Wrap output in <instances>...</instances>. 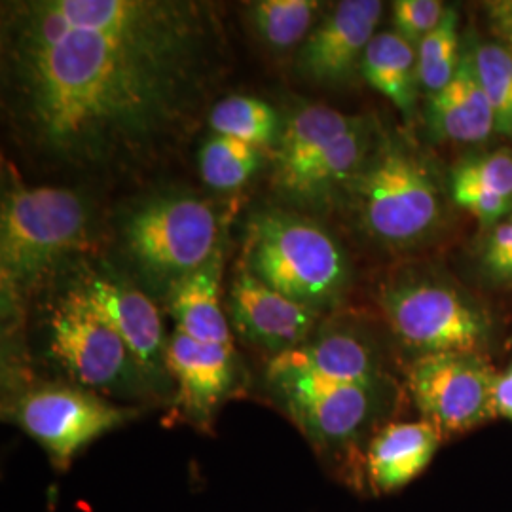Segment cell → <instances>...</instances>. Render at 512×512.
Instances as JSON below:
<instances>
[{"instance_id":"1","label":"cell","mask_w":512,"mask_h":512,"mask_svg":"<svg viewBox=\"0 0 512 512\" xmlns=\"http://www.w3.org/2000/svg\"><path fill=\"white\" fill-rule=\"evenodd\" d=\"M217 10L194 0H23L2 8V105L38 165L145 171L194 131L226 71Z\"/></svg>"},{"instance_id":"2","label":"cell","mask_w":512,"mask_h":512,"mask_svg":"<svg viewBox=\"0 0 512 512\" xmlns=\"http://www.w3.org/2000/svg\"><path fill=\"white\" fill-rule=\"evenodd\" d=\"M264 391L293 420L332 473L365 484L368 442L384 427L395 401L393 380L346 382L302 372L268 359Z\"/></svg>"},{"instance_id":"3","label":"cell","mask_w":512,"mask_h":512,"mask_svg":"<svg viewBox=\"0 0 512 512\" xmlns=\"http://www.w3.org/2000/svg\"><path fill=\"white\" fill-rule=\"evenodd\" d=\"M92 207L63 186H25L6 192L0 222V274L4 293L23 296L57 264L86 245Z\"/></svg>"},{"instance_id":"4","label":"cell","mask_w":512,"mask_h":512,"mask_svg":"<svg viewBox=\"0 0 512 512\" xmlns=\"http://www.w3.org/2000/svg\"><path fill=\"white\" fill-rule=\"evenodd\" d=\"M245 251L247 270L256 279L311 310H327L348 287V256L310 220L264 213L253 222Z\"/></svg>"},{"instance_id":"5","label":"cell","mask_w":512,"mask_h":512,"mask_svg":"<svg viewBox=\"0 0 512 512\" xmlns=\"http://www.w3.org/2000/svg\"><path fill=\"white\" fill-rule=\"evenodd\" d=\"M348 188L366 234L389 247L420 243L442 219L440 188L431 169L391 137L370 150Z\"/></svg>"},{"instance_id":"6","label":"cell","mask_w":512,"mask_h":512,"mask_svg":"<svg viewBox=\"0 0 512 512\" xmlns=\"http://www.w3.org/2000/svg\"><path fill=\"white\" fill-rule=\"evenodd\" d=\"M46 349L74 385L97 395L126 401L158 395L124 340L78 287L50 311Z\"/></svg>"},{"instance_id":"7","label":"cell","mask_w":512,"mask_h":512,"mask_svg":"<svg viewBox=\"0 0 512 512\" xmlns=\"http://www.w3.org/2000/svg\"><path fill=\"white\" fill-rule=\"evenodd\" d=\"M122 241L141 275L167 294L219 249V219L198 198H156L124 220Z\"/></svg>"},{"instance_id":"8","label":"cell","mask_w":512,"mask_h":512,"mask_svg":"<svg viewBox=\"0 0 512 512\" xmlns=\"http://www.w3.org/2000/svg\"><path fill=\"white\" fill-rule=\"evenodd\" d=\"M382 310L395 338L420 355L482 353L494 342V323L473 298L448 281L403 279L382 293Z\"/></svg>"},{"instance_id":"9","label":"cell","mask_w":512,"mask_h":512,"mask_svg":"<svg viewBox=\"0 0 512 512\" xmlns=\"http://www.w3.org/2000/svg\"><path fill=\"white\" fill-rule=\"evenodd\" d=\"M137 416V408L74 384L27 385L8 404V420L37 440L57 471L69 469L93 440Z\"/></svg>"},{"instance_id":"10","label":"cell","mask_w":512,"mask_h":512,"mask_svg":"<svg viewBox=\"0 0 512 512\" xmlns=\"http://www.w3.org/2000/svg\"><path fill=\"white\" fill-rule=\"evenodd\" d=\"M497 370L482 353H431L410 361L406 387L421 420L442 439L461 435L497 418Z\"/></svg>"},{"instance_id":"11","label":"cell","mask_w":512,"mask_h":512,"mask_svg":"<svg viewBox=\"0 0 512 512\" xmlns=\"http://www.w3.org/2000/svg\"><path fill=\"white\" fill-rule=\"evenodd\" d=\"M167 372L179 420L209 431L220 406L238 395L243 368L234 344H203L179 329L167 340Z\"/></svg>"},{"instance_id":"12","label":"cell","mask_w":512,"mask_h":512,"mask_svg":"<svg viewBox=\"0 0 512 512\" xmlns=\"http://www.w3.org/2000/svg\"><path fill=\"white\" fill-rule=\"evenodd\" d=\"M74 287L86 294L93 308L118 332L156 393H167L173 387L165 363L169 336L158 306L143 291L114 275L90 272Z\"/></svg>"},{"instance_id":"13","label":"cell","mask_w":512,"mask_h":512,"mask_svg":"<svg viewBox=\"0 0 512 512\" xmlns=\"http://www.w3.org/2000/svg\"><path fill=\"white\" fill-rule=\"evenodd\" d=\"M226 315L239 338L270 359L306 344L321 319V311L277 293L247 268L232 279Z\"/></svg>"},{"instance_id":"14","label":"cell","mask_w":512,"mask_h":512,"mask_svg":"<svg viewBox=\"0 0 512 512\" xmlns=\"http://www.w3.org/2000/svg\"><path fill=\"white\" fill-rule=\"evenodd\" d=\"M384 14L380 0H344L323 19L298 52V71L319 84H344L355 74Z\"/></svg>"},{"instance_id":"15","label":"cell","mask_w":512,"mask_h":512,"mask_svg":"<svg viewBox=\"0 0 512 512\" xmlns=\"http://www.w3.org/2000/svg\"><path fill=\"white\" fill-rule=\"evenodd\" d=\"M440 442L439 429L429 421L385 423L366 446V486L376 495L401 490L427 469Z\"/></svg>"},{"instance_id":"16","label":"cell","mask_w":512,"mask_h":512,"mask_svg":"<svg viewBox=\"0 0 512 512\" xmlns=\"http://www.w3.org/2000/svg\"><path fill=\"white\" fill-rule=\"evenodd\" d=\"M272 359L302 372L346 382L374 384L391 380L374 340L365 332L349 327L317 330L300 348Z\"/></svg>"},{"instance_id":"17","label":"cell","mask_w":512,"mask_h":512,"mask_svg":"<svg viewBox=\"0 0 512 512\" xmlns=\"http://www.w3.org/2000/svg\"><path fill=\"white\" fill-rule=\"evenodd\" d=\"M427 120L433 133L454 143L475 145L494 135V110L480 88L469 48L463 52L452 82L439 93L429 95Z\"/></svg>"},{"instance_id":"18","label":"cell","mask_w":512,"mask_h":512,"mask_svg":"<svg viewBox=\"0 0 512 512\" xmlns=\"http://www.w3.org/2000/svg\"><path fill=\"white\" fill-rule=\"evenodd\" d=\"M222 256L219 247L200 270L165 294L175 329L203 344H234L228 315L220 306Z\"/></svg>"},{"instance_id":"19","label":"cell","mask_w":512,"mask_h":512,"mask_svg":"<svg viewBox=\"0 0 512 512\" xmlns=\"http://www.w3.org/2000/svg\"><path fill=\"white\" fill-rule=\"evenodd\" d=\"M361 120L327 105H308L298 110L279 137L277 184L283 188L291 183L323 148L355 128Z\"/></svg>"},{"instance_id":"20","label":"cell","mask_w":512,"mask_h":512,"mask_svg":"<svg viewBox=\"0 0 512 512\" xmlns=\"http://www.w3.org/2000/svg\"><path fill=\"white\" fill-rule=\"evenodd\" d=\"M361 73L366 82L410 118L420 90L418 50L395 31L378 33L366 48Z\"/></svg>"},{"instance_id":"21","label":"cell","mask_w":512,"mask_h":512,"mask_svg":"<svg viewBox=\"0 0 512 512\" xmlns=\"http://www.w3.org/2000/svg\"><path fill=\"white\" fill-rule=\"evenodd\" d=\"M370 154V129L361 120L348 133L323 148L291 183L283 186L294 198H325L329 192L349 186Z\"/></svg>"},{"instance_id":"22","label":"cell","mask_w":512,"mask_h":512,"mask_svg":"<svg viewBox=\"0 0 512 512\" xmlns=\"http://www.w3.org/2000/svg\"><path fill=\"white\" fill-rule=\"evenodd\" d=\"M319 8L315 0H258L249 4V14L258 37L275 50H287L310 37Z\"/></svg>"},{"instance_id":"23","label":"cell","mask_w":512,"mask_h":512,"mask_svg":"<svg viewBox=\"0 0 512 512\" xmlns=\"http://www.w3.org/2000/svg\"><path fill=\"white\" fill-rule=\"evenodd\" d=\"M209 126L219 135H228L255 147L272 145L279 135V116L266 101L232 95L209 110Z\"/></svg>"},{"instance_id":"24","label":"cell","mask_w":512,"mask_h":512,"mask_svg":"<svg viewBox=\"0 0 512 512\" xmlns=\"http://www.w3.org/2000/svg\"><path fill=\"white\" fill-rule=\"evenodd\" d=\"M469 52L480 88L494 110L495 133L512 139V48L505 42H475Z\"/></svg>"},{"instance_id":"25","label":"cell","mask_w":512,"mask_h":512,"mask_svg":"<svg viewBox=\"0 0 512 512\" xmlns=\"http://www.w3.org/2000/svg\"><path fill=\"white\" fill-rule=\"evenodd\" d=\"M463 52L459 48V14L448 8L444 18L418 46V78L427 95L444 90L456 76Z\"/></svg>"},{"instance_id":"26","label":"cell","mask_w":512,"mask_h":512,"mask_svg":"<svg viewBox=\"0 0 512 512\" xmlns=\"http://www.w3.org/2000/svg\"><path fill=\"white\" fill-rule=\"evenodd\" d=\"M260 165V148L215 133L200 150L203 181L217 190H236Z\"/></svg>"},{"instance_id":"27","label":"cell","mask_w":512,"mask_h":512,"mask_svg":"<svg viewBox=\"0 0 512 512\" xmlns=\"http://www.w3.org/2000/svg\"><path fill=\"white\" fill-rule=\"evenodd\" d=\"M452 179L478 184L512 200V152L499 148L465 158L452 171Z\"/></svg>"},{"instance_id":"28","label":"cell","mask_w":512,"mask_h":512,"mask_svg":"<svg viewBox=\"0 0 512 512\" xmlns=\"http://www.w3.org/2000/svg\"><path fill=\"white\" fill-rule=\"evenodd\" d=\"M446 10L440 0H397L393 2V31L418 50L421 40L437 29Z\"/></svg>"},{"instance_id":"29","label":"cell","mask_w":512,"mask_h":512,"mask_svg":"<svg viewBox=\"0 0 512 512\" xmlns=\"http://www.w3.org/2000/svg\"><path fill=\"white\" fill-rule=\"evenodd\" d=\"M480 270L494 285L512 287V213L488 230L480 247Z\"/></svg>"},{"instance_id":"30","label":"cell","mask_w":512,"mask_h":512,"mask_svg":"<svg viewBox=\"0 0 512 512\" xmlns=\"http://www.w3.org/2000/svg\"><path fill=\"white\" fill-rule=\"evenodd\" d=\"M452 200L488 228L499 220L507 219L512 213L511 198L461 179H452Z\"/></svg>"},{"instance_id":"31","label":"cell","mask_w":512,"mask_h":512,"mask_svg":"<svg viewBox=\"0 0 512 512\" xmlns=\"http://www.w3.org/2000/svg\"><path fill=\"white\" fill-rule=\"evenodd\" d=\"M495 412H497V418H507L512 421V361L505 370L497 372Z\"/></svg>"},{"instance_id":"32","label":"cell","mask_w":512,"mask_h":512,"mask_svg":"<svg viewBox=\"0 0 512 512\" xmlns=\"http://www.w3.org/2000/svg\"><path fill=\"white\" fill-rule=\"evenodd\" d=\"M488 12H490L497 35L505 40V44L509 48H512V0L490 2Z\"/></svg>"}]
</instances>
